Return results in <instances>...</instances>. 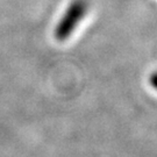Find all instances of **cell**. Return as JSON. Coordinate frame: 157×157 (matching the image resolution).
Returning <instances> with one entry per match:
<instances>
[{"instance_id":"6da1fadb","label":"cell","mask_w":157,"mask_h":157,"mask_svg":"<svg viewBox=\"0 0 157 157\" xmlns=\"http://www.w3.org/2000/svg\"><path fill=\"white\" fill-rule=\"evenodd\" d=\"M87 11V2L85 0H73L69 5L64 15L55 28V36L59 41L67 40L76 29Z\"/></svg>"},{"instance_id":"7a4b0ae2","label":"cell","mask_w":157,"mask_h":157,"mask_svg":"<svg viewBox=\"0 0 157 157\" xmlns=\"http://www.w3.org/2000/svg\"><path fill=\"white\" fill-rule=\"evenodd\" d=\"M149 82H150V85H151L152 87L157 90V71L155 72H152L150 75V77H149Z\"/></svg>"}]
</instances>
